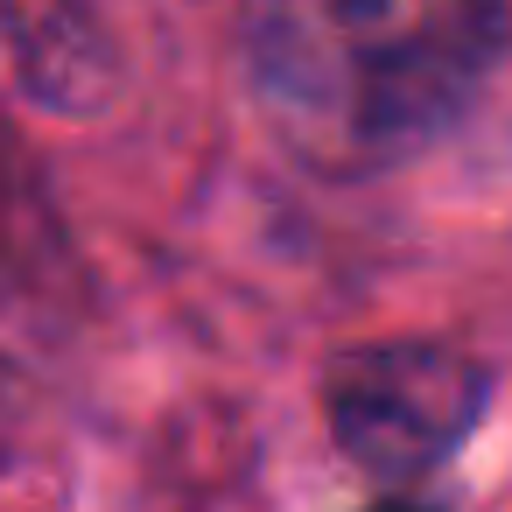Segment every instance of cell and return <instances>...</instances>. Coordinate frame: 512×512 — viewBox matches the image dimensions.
<instances>
[{"instance_id": "obj_1", "label": "cell", "mask_w": 512, "mask_h": 512, "mask_svg": "<svg viewBox=\"0 0 512 512\" xmlns=\"http://www.w3.org/2000/svg\"><path fill=\"white\" fill-rule=\"evenodd\" d=\"M491 43L498 15L449 0H281L246 15V78L295 155L365 176L463 113Z\"/></svg>"}, {"instance_id": "obj_2", "label": "cell", "mask_w": 512, "mask_h": 512, "mask_svg": "<svg viewBox=\"0 0 512 512\" xmlns=\"http://www.w3.org/2000/svg\"><path fill=\"white\" fill-rule=\"evenodd\" d=\"M330 435L337 449L379 477V484H414L428 477L477 421L484 407V372L470 351L435 344V337H386L351 358H337L330 386Z\"/></svg>"}, {"instance_id": "obj_3", "label": "cell", "mask_w": 512, "mask_h": 512, "mask_svg": "<svg viewBox=\"0 0 512 512\" xmlns=\"http://www.w3.org/2000/svg\"><path fill=\"white\" fill-rule=\"evenodd\" d=\"M379 512H421V505H400V498H393V505H379Z\"/></svg>"}]
</instances>
